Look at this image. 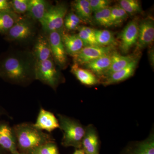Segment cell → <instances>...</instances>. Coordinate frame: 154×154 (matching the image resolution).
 <instances>
[{
  "instance_id": "1",
  "label": "cell",
  "mask_w": 154,
  "mask_h": 154,
  "mask_svg": "<svg viewBox=\"0 0 154 154\" xmlns=\"http://www.w3.org/2000/svg\"><path fill=\"white\" fill-rule=\"evenodd\" d=\"M36 62L33 53L6 54L0 57V78L14 85H28L36 80Z\"/></svg>"
},
{
  "instance_id": "2",
  "label": "cell",
  "mask_w": 154,
  "mask_h": 154,
  "mask_svg": "<svg viewBox=\"0 0 154 154\" xmlns=\"http://www.w3.org/2000/svg\"><path fill=\"white\" fill-rule=\"evenodd\" d=\"M13 128L16 136L17 149L22 151V153L30 154L40 146L55 142L51 135L38 129L32 123L23 122L14 125Z\"/></svg>"
},
{
  "instance_id": "3",
  "label": "cell",
  "mask_w": 154,
  "mask_h": 154,
  "mask_svg": "<svg viewBox=\"0 0 154 154\" xmlns=\"http://www.w3.org/2000/svg\"><path fill=\"white\" fill-rule=\"evenodd\" d=\"M57 116L59 128L63 133L62 145L65 147H74L76 149L82 148L86 128L73 119L60 114Z\"/></svg>"
},
{
  "instance_id": "4",
  "label": "cell",
  "mask_w": 154,
  "mask_h": 154,
  "mask_svg": "<svg viewBox=\"0 0 154 154\" xmlns=\"http://www.w3.org/2000/svg\"><path fill=\"white\" fill-rule=\"evenodd\" d=\"M67 12L66 5L63 3L49 7L39 22L43 30L48 33L53 31L60 32L63 27Z\"/></svg>"
},
{
  "instance_id": "5",
  "label": "cell",
  "mask_w": 154,
  "mask_h": 154,
  "mask_svg": "<svg viewBox=\"0 0 154 154\" xmlns=\"http://www.w3.org/2000/svg\"><path fill=\"white\" fill-rule=\"evenodd\" d=\"M36 80H38L55 90L60 81L59 73L51 59L36 62Z\"/></svg>"
},
{
  "instance_id": "6",
  "label": "cell",
  "mask_w": 154,
  "mask_h": 154,
  "mask_svg": "<svg viewBox=\"0 0 154 154\" xmlns=\"http://www.w3.org/2000/svg\"><path fill=\"white\" fill-rule=\"evenodd\" d=\"M35 33V27L32 19L21 17L5 34L7 40L25 42L32 38Z\"/></svg>"
},
{
  "instance_id": "7",
  "label": "cell",
  "mask_w": 154,
  "mask_h": 154,
  "mask_svg": "<svg viewBox=\"0 0 154 154\" xmlns=\"http://www.w3.org/2000/svg\"><path fill=\"white\" fill-rule=\"evenodd\" d=\"M113 51V46H87L83 47L73 57L75 63L79 66H84L98 58L111 53Z\"/></svg>"
},
{
  "instance_id": "8",
  "label": "cell",
  "mask_w": 154,
  "mask_h": 154,
  "mask_svg": "<svg viewBox=\"0 0 154 154\" xmlns=\"http://www.w3.org/2000/svg\"><path fill=\"white\" fill-rule=\"evenodd\" d=\"M53 60L60 66H65L67 62V53L62 39L61 33L58 31H53L48 33Z\"/></svg>"
},
{
  "instance_id": "9",
  "label": "cell",
  "mask_w": 154,
  "mask_h": 154,
  "mask_svg": "<svg viewBox=\"0 0 154 154\" xmlns=\"http://www.w3.org/2000/svg\"><path fill=\"white\" fill-rule=\"evenodd\" d=\"M139 24L136 20L130 21L125 27L119 36L120 48L123 54H127L136 44L138 35Z\"/></svg>"
},
{
  "instance_id": "10",
  "label": "cell",
  "mask_w": 154,
  "mask_h": 154,
  "mask_svg": "<svg viewBox=\"0 0 154 154\" xmlns=\"http://www.w3.org/2000/svg\"><path fill=\"white\" fill-rule=\"evenodd\" d=\"M154 39L153 19L148 17L139 24L138 35L136 50H140L151 44Z\"/></svg>"
},
{
  "instance_id": "11",
  "label": "cell",
  "mask_w": 154,
  "mask_h": 154,
  "mask_svg": "<svg viewBox=\"0 0 154 154\" xmlns=\"http://www.w3.org/2000/svg\"><path fill=\"white\" fill-rule=\"evenodd\" d=\"M0 147L11 154L18 151L13 127L5 120L0 121Z\"/></svg>"
},
{
  "instance_id": "12",
  "label": "cell",
  "mask_w": 154,
  "mask_h": 154,
  "mask_svg": "<svg viewBox=\"0 0 154 154\" xmlns=\"http://www.w3.org/2000/svg\"><path fill=\"white\" fill-rule=\"evenodd\" d=\"M34 124L36 128L42 131L51 132L59 128V123L55 115L50 111L41 108Z\"/></svg>"
},
{
  "instance_id": "13",
  "label": "cell",
  "mask_w": 154,
  "mask_h": 154,
  "mask_svg": "<svg viewBox=\"0 0 154 154\" xmlns=\"http://www.w3.org/2000/svg\"><path fill=\"white\" fill-rule=\"evenodd\" d=\"M138 60V58H136L126 67L103 78L102 80L103 85H109L116 84L132 76L137 66Z\"/></svg>"
},
{
  "instance_id": "14",
  "label": "cell",
  "mask_w": 154,
  "mask_h": 154,
  "mask_svg": "<svg viewBox=\"0 0 154 154\" xmlns=\"http://www.w3.org/2000/svg\"><path fill=\"white\" fill-rule=\"evenodd\" d=\"M82 149L85 154H99V138L93 125H89L85 128Z\"/></svg>"
},
{
  "instance_id": "15",
  "label": "cell",
  "mask_w": 154,
  "mask_h": 154,
  "mask_svg": "<svg viewBox=\"0 0 154 154\" xmlns=\"http://www.w3.org/2000/svg\"><path fill=\"white\" fill-rule=\"evenodd\" d=\"M33 54L37 62L52 59L50 45L47 36L41 34L37 37Z\"/></svg>"
},
{
  "instance_id": "16",
  "label": "cell",
  "mask_w": 154,
  "mask_h": 154,
  "mask_svg": "<svg viewBox=\"0 0 154 154\" xmlns=\"http://www.w3.org/2000/svg\"><path fill=\"white\" fill-rule=\"evenodd\" d=\"M112 53L98 58L86 64L84 66H85V69L91 71L97 77H103L111 65Z\"/></svg>"
},
{
  "instance_id": "17",
  "label": "cell",
  "mask_w": 154,
  "mask_h": 154,
  "mask_svg": "<svg viewBox=\"0 0 154 154\" xmlns=\"http://www.w3.org/2000/svg\"><path fill=\"white\" fill-rule=\"evenodd\" d=\"M77 79L83 84L87 86H94L99 84L100 80L96 75L88 69L81 67L78 64L74 63L71 69Z\"/></svg>"
},
{
  "instance_id": "18",
  "label": "cell",
  "mask_w": 154,
  "mask_h": 154,
  "mask_svg": "<svg viewBox=\"0 0 154 154\" xmlns=\"http://www.w3.org/2000/svg\"><path fill=\"white\" fill-rule=\"evenodd\" d=\"M136 58L135 56L133 55L122 56L116 51H113L111 54L112 60L110 67L102 78H105L125 68Z\"/></svg>"
},
{
  "instance_id": "19",
  "label": "cell",
  "mask_w": 154,
  "mask_h": 154,
  "mask_svg": "<svg viewBox=\"0 0 154 154\" xmlns=\"http://www.w3.org/2000/svg\"><path fill=\"white\" fill-rule=\"evenodd\" d=\"M75 14L84 23H91L93 21V11L89 0H76L73 2Z\"/></svg>"
},
{
  "instance_id": "20",
  "label": "cell",
  "mask_w": 154,
  "mask_h": 154,
  "mask_svg": "<svg viewBox=\"0 0 154 154\" xmlns=\"http://www.w3.org/2000/svg\"><path fill=\"white\" fill-rule=\"evenodd\" d=\"M62 39L66 53L73 56L84 47V45L78 34H62Z\"/></svg>"
},
{
  "instance_id": "21",
  "label": "cell",
  "mask_w": 154,
  "mask_h": 154,
  "mask_svg": "<svg viewBox=\"0 0 154 154\" xmlns=\"http://www.w3.org/2000/svg\"><path fill=\"white\" fill-rule=\"evenodd\" d=\"M49 7L48 3L44 0H29L27 12L30 19L39 22Z\"/></svg>"
},
{
  "instance_id": "22",
  "label": "cell",
  "mask_w": 154,
  "mask_h": 154,
  "mask_svg": "<svg viewBox=\"0 0 154 154\" xmlns=\"http://www.w3.org/2000/svg\"><path fill=\"white\" fill-rule=\"evenodd\" d=\"M122 154H154L153 137L133 146L130 147Z\"/></svg>"
},
{
  "instance_id": "23",
  "label": "cell",
  "mask_w": 154,
  "mask_h": 154,
  "mask_svg": "<svg viewBox=\"0 0 154 154\" xmlns=\"http://www.w3.org/2000/svg\"><path fill=\"white\" fill-rule=\"evenodd\" d=\"M20 18L13 11L0 12V33L5 35Z\"/></svg>"
},
{
  "instance_id": "24",
  "label": "cell",
  "mask_w": 154,
  "mask_h": 154,
  "mask_svg": "<svg viewBox=\"0 0 154 154\" xmlns=\"http://www.w3.org/2000/svg\"><path fill=\"white\" fill-rule=\"evenodd\" d=\"M78 36L82 41L84 47L99 46L96 41L95 36V29L86 27L79 26Z\"/></svg>"
},
{
  "instance_id": "25",
  "label": "cell",
  "mask_w": 154,
  "mask_h": 154,
  "mask_svg": "<svg viewBox=\"0 0 154 154\" xmlns=\"http://www.w3.org/2000/svg\"><path fill=\"white\" fill-rule=\"evenodd\" d=\"M95 36L99 46H113L116 44V39L113 33L109 30H95Z\"/></svg>"
},
{
  "instance_id": "26",
  "label": "cell",
  "mask_w": 154,
  "mask_h": 154,
  "mask_svg": "<svg viewBox=\"0 0 154 154\" xmlns=\"http://www.w3.org/2000/svg\"><path fill=\"white\" fill-rule=\"evenodd\" d=\"M93 20L97 25L108 28L112 26L111 22V7L94 12Z\"/></svg>"
},
{
  "instance_id": "27",
  "label": "cell",
  "mask_w": 154,
  "mask_h": 154,
  "mask_svg": "<svg viewBox=\"0 0 154 154\" xmlns=\"http://www.w3.org/2000/svg\"><path fill=\"white\" fill-rule=\"evenodd\" d=\"M119 6L130 16L142 12L140 3L137 0H121L119 2Z\"/></svg>"
},
{
  "instance_id": "28",
  "label": "cell",
  "mask_w": 154,
  "mask_h": 154,
  "mask_svg": "<svg viewBox=\"0 0 154 154\" xmlns=\"http://www.w3.org/2000/svg\"><path fill=\"white\" fill-rule=\"evenodd\" d=\"M111 22L112 26L121 25L128 18V15L119 5L111 7Z\"/></svg>"
},
{
  "instance_id": "29",
  "label": "cell",
  "mask_w": 154,
  "mask_h": 154,
  "mask_svg": "<svg viewBox=\"0 0 154 154\" xmlns=\"http://www.w3.org/2000/svg\"><path fill=\"white\" fill-rule=\"evenodd\" d=\"M10 2L12 10L16 14L19 15L28 12L29 0H13Z\"/></svg>"
},
{
  "instance_id": "30",
  "label": "cell",
  "mask_w": 154,
  "mask_h": 154,
  "mask_svg": "<svg viewBox=\"0 0 154 154\" xmlns=\"http://www.w3.org/2000/svg\"><path fill=\"white\" fill-rule=\"evenodd\" d=\"M30 154H60L55 142H51L40 146Z\"/></svg>"
},
{
  "instance_id": "31",
  "label": "cell",
  "mask_w": 154,
  "mask_h": 154,
  "mask_svg": "<svg viewBox=\"0 0 154 154\" xmlns=\"http://www.w3.org/2000/svg\"><path fill=\"white\" fill-rule=\"evenodd\" d=\"M93 13L110 7L111 1L108 0H89Z\"/></svg>"
},
{
  "instance_id": "32",
  "label": "cell",
  "mask_w": 154,
  "mask_h": 154,
  "mask_svg": "<svg viewBox=\"0 0 154 154\" xmlns=\"http://www.w3.org/2000/svg\"><path fill=\"white\" fill-rule=\"evenodd\" d=\"M9 11H13L10 1L0 0V12Z\"/></svg>"
},
{
  "instance_id": "33",
  "label": "cell",
  "mask_w": 154,
  "mask_h": 154,
  "mask_svg": "<svg viewBox=\"0 0 154 154\" xmlns=\"http://www.w3.org/2000/svg\"><path fill=\"white\" fill-rule=\"evenodd\" d=\"M73 154H85V152L83 150V149H76L74 153Z\"/></svg>"
},
{
  "instance_id": "34",
  "label": "cell",
  "mask_w": 154,
  "mask_h": 154,
  "mask_svg": "<svg viewBox=\"0 0 154 154\" xmlns=\"http://www.w3.org/2000/svg\"><path fill=\"white\" fill-rule=\"evenodd\" d=\"M150 60L152 64H154V52L153 50H152L151 52H150Z\"/></svg>"
},
{
  "instance_id": "35",
  "label": "cell",
  "mask_w": 154,
  "mask_h": 154,
  "mask_svg": "<svg viewBox=\"0 0 154 154\" xmlns=\"http://www.w3.org/2000/svg\"><path fill=\"white\" fill-rule=\"evenodd\" d=\"M7 114V112L4 108H2L1 106H0V117L4 115H6Z\"/></svg>"
},
{
  "instance_id": "36",
  "label": "cell",
  "mask_w": 154,
  "mask_h": 154,
  "mask_svg": "<svg viewBox=\"0 0 154 154\" xmlns=\"http://www.w3.org/2000/svg\"><path fill=\"white\" fill-rule=\"evenodd\" d=\"M9 152L5 150L4 149L0 147V154H8V153Z\"/></svg>"
},
{
  "instance_id": "37",
  "label": "cell",
  "mask_w": 154,
  "mask_h": 154,
  "mask_svg": "<svg viewBox=\"0 0 154 154\" xmlns=\"http://www.w3.org/2000/svg\"><path fill=\"white\" fill-rule=\"evenodd\" d=\"M12 154H24L23 153H22L20 152H19L18 151H17L15 152L14 153Z\"/></svg>"
},
{
  "instance_id": "38",
  "label": "cell",
  "mask_w": 154,
  "mask_h": 154,
  "mask_svg": "<svg viewBox=\"0 0 154 154\" xmlns=\"http://www.w3.org/2000/svg\"></svg>"
}]
</instances>
